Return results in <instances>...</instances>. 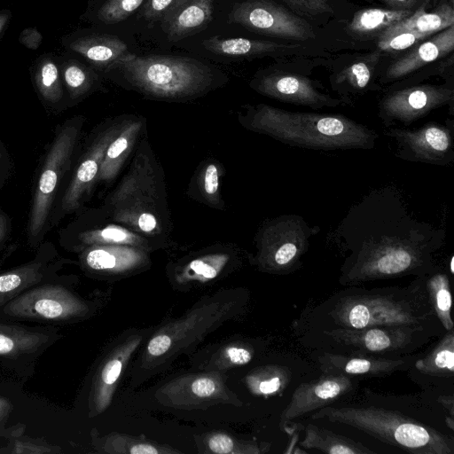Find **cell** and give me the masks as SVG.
I'll return each instance as SVG.
<instances>
[{"mask_svg":"<svg viewBox=\"0 0 454 454\" xmlns=\"http://www.w3.org/2000/svg\"><path fill=\"white\" fill-rule=\"evenodd\" d=\"M210 52L235 58H273L278 62L326 59L332 55L312 43L288 42L276 39L213 36L202 42Z\"/></svg>","mask_w":454,"mask_h":454,"instance_id":"cell-19","label":"cell"},{"mask_svg":"<svg viewBox=\"0 0 454 454\" xmlns=\"http://www.w3.org/2000/svg\"><path fill=\"white\" fill-rule=\"evenodd\" d=\"M319 59L278 62L258 72L250 82L257 93L287 104L313 110L347 106L343 100L326 93L323 84L311 79V69Z\"/></svg>","mask_w":454,"mask_h":454,"instance_id":"cell-11","label":"cell"},{"mask_svg":"<svg viewBox=\"0 0 454 454\" xmlns=\"http://www.w3.org/2000/svg\"><path fill=\"white\" fill-rule=\"evenodd\" d=\"M122 452L129 454H159L163 452H173V450H160L158 446L148 442H128Z\"/></svg>","mask_w":454,"mask_h":454,"instance_id":"cell-50","label":"cell"},{"mask_svg":"<svg viewBox=\"0 0 454 454\" xmlns=\"http://www.w3.org/2000/svg\"><path fill=\"white\" fill-rule=\"evenodd\" d=\"M348 253L339 282L353 286L406 276H429L439 267L434 254L446 232L419 221L408 210L399 192L386 186L352 205L335 231Z\"/></svg>","mask_w":454,"mask_h":454,"instance_id":"cell-1","label":"cell"},{"mask_svg":"<svg viewBox=\"0 0 454 454\" xmlns=\"http://www.w3.org/2000/svg\"><path fill=\"white\" fill-rule=\"evenodd\" d=\"M238 121L249 131L311 150H370L379 138L374 129L342 114L293 112L264 103L243 106Z\"/></svg>","mask_w":454,"mask_h":454,"instance_id":"cell-4","label":"cell"},{"mask_svg":"<svg viewBox=\"0 0 454 454\" xmlns=\"http://www.w3.org/2000/svg\"><path fill=\"white\" fill-rule=\"evenodd\" d=\"M210 297L193 308L183 318L161 327L150 339L145 362L167 363L187 351L203 337L238 312V298L229 295ZM144 362V363H145Z\"/></svg>","mask_w":454,"mask_h":454,"instance_id":"cell-9","label":"cell"},{"mask_svg":"<svg viewBox=\"0 0 454 454\" xmlns=\"http://www.w3.org/2000/svg\"><path fill=\"white\" fill-rule=\"evenodd\" d=\"M310 418L348 426L410 453L454 454L452 436L396 411L327 405Z\"/></svg>","mask_w":454,"mask_h":454,"instance_id":"cell-6","label":"cell"},{"mask_svg":"<svg viewBox=\"0 0 454 454\" xmlns=\"http://www.w3.org/2000/svg\"><path fill=\"white\" fill-rule=\"evenodd\" d=\"M13 172V162L10 153L0 138V189L9 181Z\"/></svg>","mask_w":454,"mask_h":454,"instance_id":"cell-47","label":"cell"},{"mask_svg":"<svg viewBox=\"0 0 454 454\" xmlns=\"http://www.w3.org/2000/svg\"><path fill=\"white\" fill-rule=\"evenodd\" d=\"M79 253L82 265L98 274L125 275L150 264L151 252L129 245L93 246Z\"/></svg>","mask_w":454,"mask_h":454,"instance_id":"cell-26","label":"cell"},{"mask_svg":"<svg viewBox=\"0 0 454 454\" xmlns=\"http://www.w3.org/2000/svg\"><path fill=\"white\" fill-rule=\"evenodd\" d=\"M54 252V247L51 244H43L36 260L11 271L0 274V298H4L38 281L46 270L50 256Z\"/></svg>","mask_w":454,"mask_h":454,"instance_id":"cell-37","label":"cell"},{"mask_svg":"<svg viewBox=\"0 0 454 454\" xmlns=\"http://www.w3.org/2000/svg\"><path fill=\"white\" fill-rule=\"evenodd\" d=\"M145 2V0H90L81 19L105 25L118 23L126 20Z\"/></svg>","mask_w":454,"mask_h":454,"instance_id":"cell-38","label":"cell"},{"mask_svg":"<svg viewBox=\"0 0 454 454\" xmlns=\"http://www.w3.org/2000/svg\"><path fill=\"white\" fill-rule=\"evenodd\" d=\"M224 356L230 364L243 365L248 364L253 358V352L242 346H231L224 350Z\"/></svg>","mask_w":454,"mask_h":454,"instance_id":"cell-48","label":"cell"},{"mask_svg":"<svg viewBox=\"0 0 454 454\" xmlns=\"http://www.w3.org/2000/svg\"><path fill=\"white\" fill-rule=\"evenodd\" d=\"M223 176V167L218 160H204L189 184L188 195L212 208L224 210L220 186Z\"/></svg>","mask_w":454,"mask_h":454,"instance_id":"cell-34","label":"cell"},{"mask_svg":"<svg viewBox=\"0 0 454 454\" xmlns=\"http://www.w3.org/2000/svg\"><path fill=\"white\" fill-rule=\"evenodd\" d=\"M214 0H181L161 20L170 41L181 40L201 29L212 20Z\"/></svg>","mask_w":454,"mask_h":454,"instance_id":"cell-30","label":"cell"},{"mask_svg":"<svg viewBox=\"0 0 454 454\" xmlns=\"http://www.w3.org/2000/svg\"><path fill=\"white\" fill-rule=\"evenodd\" d=\"M229 21L272 39L312 43L323 47L320 27L272 0H244L237 3L229 14Z\"/></svg>","mask_w":454,"mask_h":454,"instance_id":"cell-12","label":"cell"},{"mask_svg":"<svg viewBox=\"0 0 454 454\" xmlns=\"http://www.w3.org/2000/svg\"><path fill=\"white\" fill-rule=\"evenodd\" d=\"M426 288L433 309L445 331L453 329L451 294L448 274L437 270L427 277Z\"/></svg>","mask_w":454,"mask_h":454,"instance_id":"cell-40","label":"cell"},{"mask_svg":"<svg viewBox=\"0 0 454 454\" xmlns=\"http://www.w3.org/2000/svg\"><path fill=\"white\" fill-rule=\"evenodd\" d=\"M320 231L298 215H282L266 220L254 236L253 263L262 271L286 275L298 270L310 239Z\"/></svg>","mask_w":454,"mask_h":454,"instance_id":"cell-10","label":"cell"},{"mask_svg":"<svg viewBox=\"0 0 454 454\" xmlns=\"http://www.w3.org/2000/svg\"><path fill=\"white\" fill-rule=\"evenodd\" d=\"M386 8L395 11L416 12L421 8H431L443 0H379Z\"/></svg>","mask_w":454,"mask_h":454,"instance_id":"cell-46","label":"cell"},{"mask_svg":"<svg viewBox=\"0 0 454 454\" xmlns=\"http://www.w3.org/2000/svg\"><path fill=\"white\" fill-rule=\"evenodd\" d=\"M418 357L416 355L384 357L319 351L316 361L324 374L346 375L351 378L383 377L411 368Z\"/></svg>","mask_w":454,"mask_h":454,"instance_id":"cell-23","label":"cell"},{"mask_svg":"<svg viewBox=\"0 0 454 454\" xmlns=\"http://www.w3.org/2000/svg\"><path fill=\"white\" fill-rule=\"evenodd\" d=\"M413 12L386 7H364L354 10L344 20H333L320 27L322 45L330 53L351 50L372 51L383 33Z\"/></svg>","mask_w":454,"mask_h":454,"instance_id":"cell-13","label":"cell"},{"mask_svg":"<svg viewBox=\"0 0 454 454\" xmlns=\"http://www.w3.org/2000/svg\"><path fill=\"white\" fill-rule=\"evenodd\" d=\"M354 389V381L346 375L324 374L314 380L300 385L281 413L282 429L288 422L311 411L333 403Z\"/></svg>","mask_w":454,"mask_h":454,"instance_id":"cell-22","label":"cell"},{"mask_svg":"<svg viewBox=\"0 0 454 454\" xmlns=\"http://www.w3.org/2000/svg\"><path fill=\"white\" fill-rule=\"evenodd\" d=\"M231 250L224 249L200 254L183 264L178 278L189 281H209L231 263Z\"/></svg>","mask_w":454,"mask_h":454,"instance_id":"cell-39","label":"cell"},{"mask_svg":"<svg viewBox=\"0 0 454 454\" xmlns=\"http://www.w3.org/2000/svg\"><path fill=\"white\" fill-rule=\"evenodd\" d=\"M427 37L429 36L413 31L383 34L379 38L376 48L393 59Z\"/></svg>","mask_w":454,"mask_h":454,"instance_id":"cell-43","label":"cell"},{"mask_svg":"<svg viewBox=\"0 0 454 454\" xmlns=\"http://www.w3.org/2000/svg\"><path fill=\"white\" fill-rule=\"evenodd\" d=\"M384 134L396 143L395 156L401 160L450 166L454 161V127L451 120L445 123L429 121L419 128H390Z\"/></svg>","mask_w":454,"mask_h":454,"instance_id":"cell-17","label":"cell"},{"mask_svg":"<svg viewBox=\"0 0 454 454\" xmlns=\"http://www.w3.org/2000/svg\"><path fill=\"white\" fill-rule=\"evenodd\" d=\"M145 131V117L135 114L124 115L117 133L106 148L97 184L109 186L115 181Z\"/></svg>","mask_w":454,"mask_h":454,"instance_id":"cell-27","label":"cell"},{"mask_svg":"<svg viewBox=\"0 0 454 454\" xmlns=\"http://www.w3.org/2000/svg\"><path fill=\"white\" fill-rule=\"evenodd\" d=\"M64 49L81 57L97 72H107L129 53L126 43L112 35L79 29L61 37Z\"/></svg>","mask_w":454,"mask_h":454,"instance_id":"cell-24","label":"cell"},{"mask_svg":"<svg viewBox=\"0 0 454 454\" xmlns=\"http://www.w3.org/2000/svg\"><path fill=\"white\" fill-rule=\"evenodd\" d=\"M454 25V2L443 0L430 8H421L388 27L383 34L413 31L430 36Z\"/></svg>","mask_w":454,"mask_h":454,"instance_id":"cell-32","label":"cell"},{"mask_svg":"<svg viewBox=\"0 0 454 454\" xmlns=\"http://www.w3.org/2000/svg\"><path fill=\"white\" fill-rule=\"evenodd\" d=\"M30 74L35 90L47 109L58 113L68 107L55 54L40 55L31 66Z\"/></svg>","mask_w":454,"mask_h":454,"instance_id":"cell-31","label":"cell"},{"mask_svg":"<svg viewBox=\"0 0 454 454\" xmlns=\"http://www.w3.org/2000/svg\"><path fill=\"white\" fill-rule=\"evenodd\" d=\"M114 69L120 71L132 90L157 100L194 99L217 84L211 68L191 58L128 54L114 65L111 70Z\"/></svg>","mask_w":454,"mask_h":454,"instance_id":"cell-5","label":"cell"},{"mask_svg":"<svg viewBox=\"0 0 454 454\" xmlns=\"http://www.w3.org/2000/svg\"><path fill=\"white\" fill-rule=\"evenodd\" d=\"M67 106H73L95 91L102 90L98 73L76 55L66 51L56 55Z\"/></svg>","mask_w":454,"mask_h":454,"instance_id":"cell-29","label":"cell"},{"mask_svg":"<svg viewBox=\"0 0 454 454\" xmlns=\"http://www.w3.org/2000/svg\"><path fill=\"white\" fill-rule=\"evenodd\" d=\"M12 17V12L9 9H2L0 10V38L4 35L6 30L11 19Z\"/></svg>","mask_w":454,"mask_h":454,"instance_id":"cell-52","label":"cell"},{"mask_svg":"<svg viewBox=\"0 0 454 454\" xmlns=\"http://www.w3.org/2000/svg\"><path fill=\"white\" fill-rule=\"evenodd\" d=\"M439 403L450 412V415L453 417L454 403L452 395H441L438 398Z\"/></svg>","mask_w":454,"mask_h":454,"instance_id":"cell-53","label":"cell"},{"mask_svg":"<svg viewBox=\"0 0 454 454\" xmlns=\"http://www.w3.org/2000/svg\"><path fill=\"white\" fill-rule=\"evenodd\" d=\"M280 4L318 28L344 20L354 11L348 0H280Z\"/></svg>","mask_w":454,"mask_h":454,"instance_id":"cell-33","label":"cell"},{"mask_svg":"<svg viewBox=\"0 0 454 454\" xmlns=\"http://www.w3.org/2000/svg\"><path fill=\"white\" fill-rule=\"evenodd\" d=\"M59 234L60 245L77 253L102 245H129L151 253L161 248L147 237L113 221L102 207L82 209Z\"/></svg>","mask_w":454,"mask_h":454,"instance_id":"cell-14","label":"cell"},{"mask_svg":"<svg viewBox=\"0 0 454 454\" xmlns=\"http://www.w3.org/2000/svg\"><path fill=\"white\" fill-rule=\"evenodd\" d=\"M413 366L423 375L451 379L454 375V333L446 331L426 356L418 357Z\"/></svg>","mask_w":454,"mask_h":454,"instance_id":"cell-36","label":"cell"},{"mask_svg":"<svg viewBox=\"0 0 454 454\" xmlns=\"http://www.w3.org/2000/svg\"><path fill=\"white\" fill-rule=\"evenodd\" d=\"M11 231V221L9 216L0 207V244L3 243Z\"/></svg>","mask_w":454,"mask_h":454,"instance_id":"cell-51","label":"cell"},{"mask_svg":"<svg viewBox=\"0 0 454 454\" xmlns=\"http://www.w3.org/2000/svg\"><path fill=\"white\" fill-rule=\"evenodd\" d=\"M179 1L181 0H145L141 16L148 21H161Z\"/></svg>","mask_w":454,"mask_h":454,"instance_id":"cell-44","label":"cell"},{"mask_svg":"<svg viewBox=\"0 0 454 454\" xmlns=\"http://www.w3.org/2000/svg\"><path fill=\"white\" fill-rule=\"evenodd\" d=\"M160 397L169 406L188 409L230 402L231 395L219 377L208 374L177 379L160 389Z\"/></svg>","mask_w":454,"mask_h":454,"instance_id":"cell-25","label":"cell"},{"mask_svg":"<svg viewBox=\"0 0 454 454\" xmlns=\"http://www.w3.org/2000/svg\"><path fill=\"white\" fill-rule=\"evenodd\" d=\"M378 103V116L387 127L409 126L442 106L453 112L454 83L441 85L417 83L402 87H386Z\"/></svg>","mask_w":454,"mask_h":454,"instance_id":"cell-15","label":"cell"},{"mask_svg":"<svg viewBox=\"0 0 454 454\" xmlns=\"http://www.w3.org/2000/svg\"><path fill=\"white\" fill-rule=\"evenodd\" d=\"M142 340L136 334L124 339L106 356L97 372L92 389V406L96 413L104 411L112 397L125 364Z\"/></svg>","mask_w":454,"mask_h":454,"instance_id":"cell-28","label":"cell"},{"mask_svg":"<svg viewBox=\"0 0 454 454\" xmlns=\"http://www.w3.org/2000/svg\"><path fill=\"white\" fill-rule=\"evenodd\" d=\"M300 444L306 450H317L330 454L375 453L360 442L310 423L305 427L304 438Z\"/></svg>","mask_w":454,"mask_h":454,"instance_id":"cell-35","label":"cell"},{"mask_svg":"<svg viewBox=\"0 0 454 454\" xmlns=\"http://www.w3.org/2000/svg\"><path fill=\"white\" fill-rule=\"evenodd\" d=\"M85 304L59 286H43L29 290L10 301L4 312L29 319L65 320L82 315Z\"/></svg>","mask_w":454,"mask_h":454,"instance_id":"cell-20","label":"cell"},{"mask_svg":"<svg viewBox=\"0 0 454 454\" xmlns=\"http://www.w3.org/2000/svg\"><path fill=\"white\" fill-rule=\"evenodd\" d=\"M288 378L283 368L267 366L247 377V384L254 394L269 395L283 389Z\"/></svg>","mask_w":454,"mask_h":454,"instance_id":"cell-42","label":"cell"},{"mask_svg":"<svg viewBox=\"0 0 454 454\" xmlns=\"http://www.w3.org/2000/svg\"><path fill=\"white\" fill-rule=\"evenodd\" d=\"M453 264H454V257L451 256L450 257V274H453L454 273V267H453Z\"/></svg>","mask_w":454,"mask_h":454,"instance_id":"cell-54","label":"cell"},{"mask_svg":"<svg viewBox=\"0 0 454 454\" xmlns=\"http://www.w3.org/2000/svg\"><path fill=\"white\" fill-rule=\"evenodd\" d=\"M44 340L43 334L0 325V356H14L39 347Z\"/></svg>","mask_w":454,"mask_h":454,"instance_id":"cell-41","label":"cell"},{"mask_svg":"<svg viewBox=\"0 0 454 454\" xmlns=\"http://www.w3.org/2000/svg\"><path fill=\"white\" fill-rule=\"evenodd\" d=\"M427 277H417L406 286H350L305 312L297 325L313 329L406 325L443 332L428 298Z\"/></svg>","mask_w":454,"mask_h":454,"instance_id":"cell-2","label":"cell"},{"mask_svg":"<svg viewBox=\"0 0 454 454\" xmlns=\"http://www.w3.org/2000/svg\"><path fill=\"white\" fill-rule=\"evenodd\" d=\"M19 42L29 50H36L43 43V35L36 27H27L20 34Z\"/></svg>","mask_w":454,"mask_h":454,"instance_id":"cell-49","label":"cell"},{"mask_svg":"<svg viewBox=\"0 0 454 454\" xmlns=\"http://www.w3.org/2000/svg\"><path fill=\"white\" fill-rule=\"evenodd\" d=\"M307 347L343 355L399 357L412 355L442 332L414 326L299 328Z\"/></svg>","mask_w":454,"mask_h":454,"instance_id":"cell-7","label":"cell"},{"mask_svg":"<svg viewBox=\"0 0 454 454\" xmlns=\"http://www.w3.org/2000/svg\"><path fill=\"white\" fill-rule=\"evenodd\" d=\"M6 405H7V404H6L5 401H4V400H2V399L0 398V416H1V414H2V411H3L4 408Z\"/></svg>","mask_w":454,"mask_h":454,"instance_id":"cell-55","label":"cell"},{"mask_svg":"<svg viewBox=\"0 0 454 454\" xmlns=\"http://www.w3.org/2000/svg\"><path fill=\"white\" fill-rule=\"evenodd\" d=\"M124 115L107 118L93 130L85 150L81 155L70 181L59 201L54 218L76 214L84 208L97 184L98 172L106 148L117 133Z\"/></svg>","mask_w":454,"mask_h":454,"instance_id":"cell-16","label":"cell"},{"mask_svg":"<svg viewBox=\"0 0 454 454\" xmlns=\"http://www.w3.org/2000/svg\"><path fill=\"white\" fill-rule=\"evenodd\" d=\"M86 117L74 115L56 128L35 181L27 225L31 246H38L49 228L60 184L69 172Z\"/></svg>","mask_w":454,"mask_h":454,"instance_id":"cell-8","label":"cell"},{"mask_svg":"<svg viewBox=\"0 0 454 454\" xmlns=\"http://www.w3.org/2000/svg\"><path fill=\"white\" fill-rule=\"evenodd\" d=\"M207 446L211 452L217 454L240 453L234 440L225 434L217 433L209 436Z\"/></svg>","mask_w":454,"mask_h":454,"instance_id":"cell-45","label":"cell"},{"mask_svg":"<svg viewBox=\"0 0 454 454\" xmlns=\"http://www.w3.org/2000/svg\"><path fill=\"white\" fill-rule=\"evenodd\" d=\"M454 51V25L419 42L400 55L386 60L378 78L382 87L400 81Z\"/></svg>","mask_w":454,"mask_h":454,"instance_id":"cell-21","label":"cell"},{"mask_svg":"<svg viewBox=\"0 0 454 454\" xmlns=\"http://www.w3.org/2000/svg\"><path fill=\"white\" fill-rule=\"evenodd\" d=\"M334 57L324 59L321 65L329 69L331 88L346 105H352V98L383 89L378 78L389 57L379 49Z\"/></svg>","mask_w":454,"mask_h":454,"instance_id":"cell-18","label":"cell"},{"mask_svg":"<svg viewBox=\"0 0 454 454\" xmlns=\"http://www.w3.org/2000/svg\"><path fill=\"white\" fill-rule=\"evenodd\" d=\"M109 217L159 244L168 245L172 223L163 168L148 140L140 137L125 175L101 206Z\"/></svg>","mask_w":454,"mask_h":454,"instance_id":"cell-3","label":"cell"}]
</instances>
